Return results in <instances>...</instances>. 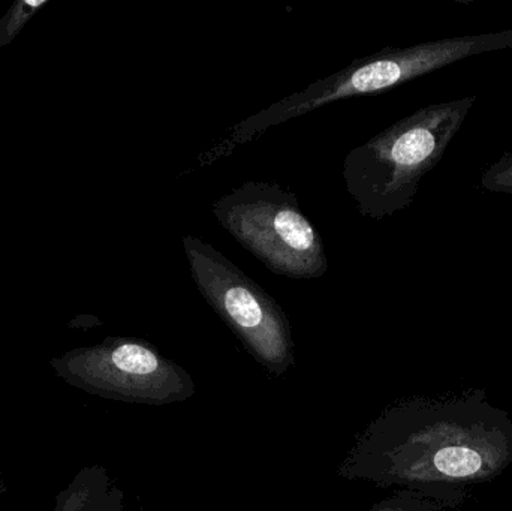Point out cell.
I'll return each instance as SVG.
<instances>
[{"label": "cell", "instance_id": "obj_6", "mask_svg": "<svg viewBox=\"0 0 512 511\" xmlns=\"http://www.w3.org/2000/svg\"><path fill=\"white\" fill-rule=\"evenodd\" d=\"M69 386L126 404H176L197 392L189 372L144 339L107 338L50 360Z\"/></svg>", "mask_w": 512, "mask_h": 511}, {"label": "cell", "instance_id": "obj_1", "mask_svg": "<svg viewBox=\"0 0 512 511\" xmlns=\"http://www.w3.org/2000/svg\"><path fill=\"white\" fill-rule=\"evenodd\" d=\"M512 462V420L483 390L411 398L382 411L357 438L337 474L381 488L399 486L447 507Z\"/></svg>", "mask_w": 512, "mask_h": 511}, {"label": "cell", "instance_id": "obj_10", "mask_svg": "<svg viewBox=\"0 0 512 511\" xmlns=\"http://www.w3.org/2000/svg\"><path fill=\"white\" fill-rule=\"evenodd\" d=\"M6 494V483L3 482L2 479H0V498L3 497V495Z\"/></svg>", "mask_w": 512, "mask_h": 511}, {"label": "cell", "instance_id": "obj_2", "mask_svg": "<svg viewBox=\"0 0 512 511\" xmlns=\"http://www.w3.org/2000/svg\"><path fill=\"white\" fill-rule=\"evenodd\" d=\"M475 98L429 105L346 155L343 179L358 212L379 219L411 206L423 177L441 161Z\"/></svg>", "mask_w": 512, "mask_h": 511}, {"label": "cell", "instance_id": "obj_3", "mask_svg": "<svg viewBox=\"0 0 512 511\" xmlns=\"http://www.w3.org/2000/svg\"><path fill=\"white\" fill-rule=\"evenodd\" d=\"M219 224L270 272L318 279L328 272L324 243L294 192L249 180L213 204Z\"/></svg>", "mask_w": 512, "mask_h": 511}, {"label": "cell", "instance_id": "obj_4", "mask_svg": "<svg viewBox=\"0 0 512 511\" xmlns=\"http://www.w3.org/2000/svg\"><path fill=\"white\" fill-rule=\"evenodd\" d=\"M183 248L201 296L256 362L277 378L294 368V338L282 306L200 237H183Z\"/></svg>", "mask_w": 512, "mask_h": 511}, {"label": "cell", "instance_id": "obj_9", "mask_svg": "<svg viewBox=\"0 0 512 511\" xmlns=\"http://www.w3.org/2000/svg\"><path fill=\"white\" fill-rule=\"evenodd\" d=\"M45 5V0H24V2H17L14 8L8 12L2 23H0V45L8 44L9 41L15 38L21 27L26 24L27 20L36 14L41 6Z\"/></svg>", "mask_w": 512, "mask_h": 511}, {"label": "cell", "instance_id": "obj_7", "mask_svg": "<svg viewBox=\"0 0 512 511\" xmlns=\"http://www.w3.org/2000/svg\"><path fill=\"white\" fill-rule=\"evenodd\" d=\"M111 489L110 477L104 468L99 465L83 468L56 495L51 511H102Z\"/></svg>", "mask_w": 512, "mask_h": 511}, {"label": "cell", "instance_id": "obj_8", "mask_svg": "<svg viewBox=\"0 0 512 511\" xmlns=\"http://www.w3.org/2000/svg\"><path fill=\"white\" fill-rule=\"evenodd\" d=\"M447 507L442 506L433 498L418 492L402 489L393 497L387 500L379 501L369 511H447Z\"/></svg>", "mask_w": 512, "mask_h": 511}, {"label": "cell", "instance_id": "obj_5", "mask_svg": "<svg viewBox=\"0 0 512 511\" xmlns=\"http://www.w3.org/2000/svg\"><path fill=\"white\" fill-rule=\"evenodd\" d=\"M478 53L480 41L475 36H466L408 48H385L372 56L352 60L336 74L274 102L234 126L233 143H246L271 126L303 116L331 102L385 92L412 78Z\"/></svg>", "mask_w": 512, "mask_h": 511}]
</instances>
